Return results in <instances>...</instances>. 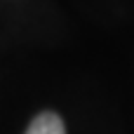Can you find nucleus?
Wrapping results in <instances>:
<instances>
[{
    "label": "nucleus",
    "mask_w": 134,
    "mask_h": 134,
    "mask_svg": "<svg viewBox=\"0 0 134 134\" xmlns=\"http://www.w3.org/2000/svg\"><path fill=\"white\" fill-rule=\"evenodd\" d=\"M26 134H66V127H64V120L57 113L45 111V113H40L31 120Z\"/></svg>",
    "instance_id": "1"
}]
</instances>
